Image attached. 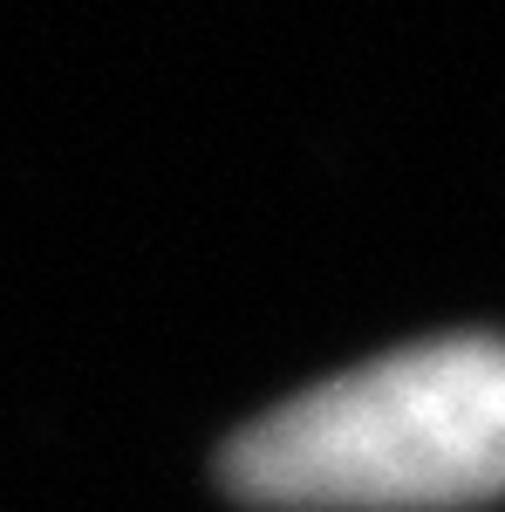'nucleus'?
Segmentation results:
<instances>
[{"label":"nucleus","instance_id":"obj_1","mask_svg":"<svg viewBox=\"0 0 505 512\" xmlns=\"http://www.w3.org/2000/svg\"><path fill=\"white\" fill-rule=\"evenodd\" d=\"M246 506L451 512L505 492V342L451 335L287 396L226 444Z\"/></svg>","mask_w":505,"mask_h":512}]
</instances>
